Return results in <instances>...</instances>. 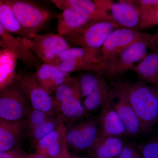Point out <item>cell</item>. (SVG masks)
Instances as JSON below:
<instances>
[{
  "label": "cell",
  "instance_id": "obj_1",
  "mask_svg": "<svg viewBox=\"0 0 158 158\" xmlns=\"http://www.w3.org/2000/svg\"><path fill=\"white\" fill-rule=\"evenodd\" d=\"M127 96L142 133H149L158 120L157 88L139 79L130 85Z\"/></svg>",
  "mask_w": 158,
  "mask_h": 158
},
{
  "label": "cell",
  "instance_id": "obj_30",
  "mask_svg": "<svg viewBox=\"0 0 158 158\" xmlns=\"http://www.w3.org/2000/svg\"><path fill=\"white\" fill-rule=\"evenodd\" d=\"M51 116L40 110L30 108L23 120L27 131L41 124L51 117Z\"/></svg>",
  "mask_w": 158,
  "mask_h": 158
},
{
  "label": "cell",
  "instance_id": "obj_26",
  "mask_svg": "<svg viewBox=\"0 0 158 158\" xmlns=\"http://www.w3.org/2000/svg\"><path fill=\"white\" fill-rule=\"evenodd\" d=\"M82 98H86L107 83L101 74L94 72L82 74L79 79Z\"/></svg>",
  "mask_w": 158,
  "mask_h": 158
},
{
  "label": "cell",
  "instance_id": "obj_17",
  "mask_svg": "<svg viewBox=\"0 0 158 158\" xmlns=\"http://www.w3.org/2000/svg\"><path fill=\"white\" fill-rule=\"evenodd\" d=\"M135 72L139 80L149 83L154 87L158 85V48L146 56L138 65L134 66L131 70Z\"/></svg>",
  "mask_w": 158,
  "mask_h": 158
},
{
  "label": "cell",
  "instance_id": "obj_38",
  "mask_svg": "<svg viewBox=\"0 0 158 158\" xmlns=\"http://www.w3.org/2000/svg\"><path fill=\"white\" fill-rule=\"evenodd\" d=\"M0 48H1V47H0Z\"/></svg>",
  "mask_w": 158,
  "mask_h": 158
},
{
  "label": "cell",
  "instance_id": "obj_14",
  "mask_svg": "<svg viewBox=\"0 0 158 158\" xmlns=\"http://www.w3.org/2000/svg\"><path fill=\"white\" fill-rule=\"evenodd\" d=\"M34 75L40 87L50 95L70 77L69 73L44 63L39 66Z\"/></svg>",
  "mask_w": 158,
  "mask_h": 158
},
{
  "label": "cell",
  "instance_id": "obj_12",
  "mask_svg": "<svg viewBox=\"0 0 158 158\" xmlns=\"http://www.w3.org/2000/svg\"><path fill=\"white\" fill-rule=\"evenodd\" d=\"M97 116L100 138L127 136L125 125L118 114L106 101Z\"/></svg>",
  "mask_w": 158,
  "mask_h": 158
},
{
  "label": "cell",
  "instance_id": "obj_16",
  "mask_svg": "<svg viewBox=\"0 0 158 158\" xmlns=\"http://www.w3.org/2000/svg\"><path fill=\"white\" fill-rule=\"evenodd\" d=\"M124 142L116 137L99 138L88 152L90 158H118Z\"/></svg>",
  "mask_w": 158,
  "mask_h": 158
},
{
  "label": "cell",
  "instance_id": "obj_36",
  "mask_svg": "<svg viewBox=\"0 0 158 158\" xmlns=\"http://www.w3.org/2000/svg\"><path fill=\"white\" fill-rule=\"evenodd\" d=\"M70 155L69 151H67L63 153L62 155L57 158H70Z\"/></svg>",
  "mask_w": 158,
  "mask_h": 158
},
{
  "label": "cell",
  "instance_id": "obj_18",
  "mask_svg": "<svg viewBox=\"0 0 158 158\" xmlns=\"http://www.w3.org/2000/svg\"><path fill=\"white\" fill-rule=\"evenodd\" d=\"M17 60L13 52L0 48V91L15 81Z\"/></svg>",
  "mask_w": 158,
  "mask_h": 158
},
{
  "label": "cell",
  "instance_id": "obj_27",
  "mask_svg": "<svg viewBox=\"0 0 158 158\" xmlns=\"http://www.w3.org/2000/svg\"><path fill=\"white\" fill-rule=\"evenodd\" d=\"M109 91V87L107 83H106L85 98L82 103L85 110L89 113H95L101 109L107 98Z\"/></svg>",
  "mask_w": 158,
  "mask_h": 158
},
{
  "label": "cell",
  "instance_id": "obj_37",
  "mask_svg": "<svg viewBox=\"0 0 158 158\" xmlns=\"http://www.w3.org/2000/svg\"><path fill=\"white\" fill-rule=\"evenodd\" d=\"M70 158H86L80 156L76 155L71 154Z\"/></svg>",
  "mask_w": 158,
  "mask_h": 158
},
{
  "label": "cell",
  "instance_id": "obj_15",
  "mask_svg": "<svg viewBox=\"0 0 158 158\" xmlns=\"http://www.w3.org/2000/svg\"><path fill=\"white\" fill-rule=\"evenodd\" d=\"M90 115L80 99H69L57 106L56 116L66 127Z\"/></svg>",
  "mask_w": 158,
  "mask_h": 158
},
{
  "label": "cell",
  "instance_id": "obj_3",
  "mask_svg": "<svg viewBox=\"0 0 158 158\" xmlns=\"http://www.w3.org/2000/svg\"><path fill=\"white\" fill-rule=\"evenodd\" d=\"M158 34L153 35L151 39L140 40L133 44L123 51L116 59L108 62L101 72L110 78L118 77L128 70H131L134 63L146 56L148 47L156 48Z\"/></svg>",
  "mask_w": 158,
  "mask_h": 158
},
{
  "label": "cell",
  "instance_id": "obj_28",
  "mask_svg": "<svg viewBox=\"0 0 158 158\" xmlns=\"http://www.w3.org/2000/svg\"><path fill=\"white\" fill-rule=\"evenodd\" d=\"M62 123L57 116H51L41 124L28 131V134L32 144L36 145L40 139L53 131Z\"/></svg>",
  "mask_w": 158,
  "mask_h": 158
},
{
  "label": "cell",
  "instance_id": "obj_7",
  "mask_svg": "<svg viewBox=\"0 0 158 158\" xmlns=\"http://www.w3.org/2000/svg\"><path fill=\"white\" fill-rule=\"evenodd\" d=\"M26 44L40 61L58 67V57L71 46L63 37L53 34H36L25 39Z\"/></svg>",
  "mask_w": 158,
  "mask_h": 158
},
{
  "label": "cell",
  "instance_id": "obj_24",
  "mask_svg": "<svg viewBox=\"0 0 158 158\" xmlns=\"http://www.w3.org/2000/svg\"><path fill=\"white\" fill-rule=\"evenodd\" d=\"M0 22L5 28L11 34L19 35L23 39H27L12 9L2 0H0Z\"/></svg>",
  "mask_w": 158,
  "mask_h": 158
},
{
  "label": "cell",
  "instance_id": "obj_19",
  "mask_svg": "<svg viewBox=\"0 0 158 158\" xmlns=\"http://www.w3.org/2000/svg\"><path fill=\"white\" fill-rule=\"evenodd\" d=\"M139 20L135 30L142 31L158 24V0L135 1Z\"/></svg>",
  "mask_w": 158,
  "mask_h": 158
},
{
  "label": "cell",
  "instance_id": "obj_21",
  "mask_svg": "<svg viewBox=\"0 0 158 158\" xmlns=\"http://www.w3.org/2000/svg\"><path fill=\"white\" fill-rule=\"evenodd\" d=\"M21 134V122L11 123L0 120V152L19 147Z\"/></svg>",
  "mask_w": 158,
  "mask_h": 158
},
{
  "label": "cell",
  "instance_id": "obj_25",
  "mask_svg": "<svg viewBox=\"0 0 158 158\" xmlns=\"http://www.w3.org/2000/svg\"><path fill=\"white\" fill-rule=\"evenodd\" d=\"M104 63H97L84 59H73L61 61L58 68L64 72L69 73L77 71L94 72L100 73L104 69Z\"/></svg>",
  "mask_w": 158,
  "mask_h": 158
},
{
  "label": "cell",
  "instance_id": "obj_23",
  "mask_svg": "<svg viewBox=\"0 0 158 158\" xmlns=\"http://www.w3.org/2000/svg\"><path fill=\"white\" fill-rule=\"evenodd\" d=\"M54 94L53 98L56 106L60 103L69 99H81L82 96L77 78L70 77L56 89Z\"/></svg>",
  "mask_w": 158,
  "mask_h": 158
},
{
  "label": "cell",
  "instance_id": "obj_20",
  "mask_svg": "<svg viewBox=\"0 0 158 158\" xmlns=\"http://www.w3.org/2000/svg\"><path fill=\"white\" fill-rule=\"evenodd\" d=\"M57 18V29L59 35L61 37L91 21L85 15L73 9L63 10Z\"/></svg>",
  "mask_w": 158,
  "mask_h": 158
},
{
  "label": "cell",
  "instance_id": "obj_10",
  "mask_svg": "<svg viewBox=\"0 0 158 158\" xmlns=\"http://www.w3.org/2000/svg\"><path fill=\"white\" fill-rule=\"evenodd\" d=\"M15 81L28 99L31 107L41 110L49 116H56L57 106L53 98L40 87L34 73L17 76Z\"/></svg>",
  "mask_w": 158,
  "mask_h": 158
},
{
  "label": "cell",
  "instance_id": "obj_35",
  "mask_svg": "<svg viewBox=\"0 0 158 158\" xmlns=\"http://www.w3.org/2000/svg\"><path fill=\"white\" fill-rule=\"evenodd\" d=\"M25 158H45L42 155L38 152L32 153L27 155Z\"/></svg>",
  "mask_w": 158,
  "mask_h": 158
},
{
  "label": "cell",
  "instance_id": "obj_33",
  "mask_svg": "<svg viewBox=\"0 0 158 158\" xmlns=\"http://www.w3.org/2000/svg\"><path fill=\"white\" fill-rule=\"evenodd\" d=\"M118 158H142L138 152L137 145L132 142H124Z\"/></svg>",
  "mask_w": 158,
  "mask_h": 158
},
{
  "label": "cell",
  "instance_id": "obj_4",
  "mask_svg": "<svg viewBox=\"0 0 158 158\" xmlns=\"http://www.w3.org/2000/svg\"><path fill=\"white\" fill-rule=\"evenodd\" d=\"M4 2L12 9L27 39L37 34L50 18V13L47 10L32 2L23 0H4Z\"/></svg>",
  "mask_w": 158,
  "mask_h": 158
},
{
  "label": "cell",
  "instance_id": "obj_8",
  "mask_svg": "<svg viewBox=\"0 0 158 158\" xmlns=\"http://www.w3.org/2000/svg\"><path fill=\"white\" fill-rule=\"evenodd\" d=\"M99 138L97 119L91 115L66 127L69 148L77 152H88Z\"/></svg>",
  "mask_w": 158,
  "mask_h": 158
},
{
  "label": "cell",
  "instance_id": "obj_31",
  "mask_svg": "<svg viewBox=\"0 0 158 158\" xmlns=\"http://www.w3.org/2000/svg\"><path fill=\"white\" fill-rule=\"evenodd\" d=\"M137 148L142 158H158L157 138L137 145Z\"/></svg>",
  "mask_w": 158,
  "mask_h": 158
},
{
  "label": "cell",
  "instance_id": "obj_9",
  "mask_svg": "<svg viewBox=\"0 0 158 158\" xmlns=\"http://www.w3.org/2000/svg\"><path fill=\"white\" fill-rule=\"evenodd\" d=\"M153 35L134 28L116 29L108 36L100 49L106 64L116 59L119 54L136 42L151 39Z\"/></svg>",
  "mask_w": 158,
  "mask_h": 158
},
{
  "label": "cell",
  "instance_id": "obj_6",
  "mask_svg": "<svg viewBox=\"0 0 158 158\" xmlns=\"http://www.w3.org/2000/svg\"><path fill=\"white\" fill-rule=\"evenodd\" d=\"M131 83L128 81L121 82L109 90L107 101L123 122L127 136H135L142 132L128 98V90Z\"/></svg>",
  "mask_w": 158,
  "mask_h": 158
},
{
  "label": "cell",
  "instance_id": "obj_11",
  "mask_svg": "<svg viewBox=\"0 0 158 158\" xmlns=\"http://www.w3.org/2000/svg\"><path fill=\"white\" fill-rule=\"evenodd\" d=\"M51 2L62 11L66 9L77 10L88 16L91 21L117 24L110 12L102 9L94 1L52 0Z\"/></svg>",
  "mask_w": 158,
  "mask_h": 158
},
{
  "label": "cell",
  "instance_id": "obj_2",
  "mask_svg": "<svg viewBox=\"0 0 158 158\" xmlns=\"http://www.w3.org/2000/svg\"><path fill=\"white\" fill-rule=\"evenodd\" d=\"M122 27L116 23L90 21L62 37L75 47L100 49L108 36Z\"/></svg>",
  "mask_w": 158,
  "mask_h": 158
},
{
  "label": "cell",
  "instance_id": "obj_5",
  "mask_svg": "<svg viewBox=\"0 0 158 158\" xmlns=\"http://www.w3.org/2000/svg\"><path fill=\"white\" fill-rule=\"evenodd\" d=\"M31 107L28 99L16 81L0 91V120L20 123Z\"/></svg>",
  "mask_w": 158,
  "mask_h": 158
},
{
  "label": "cell",
  "instance_id": "obj_22",
  "mask_svg": "<svg viewBox=\"0 0 158 158\" xmlns=\"http://www.w3.org/2000/svg\"><path fill=\"white\" fill-rule=\"evenodd\" d=\"M100 49L71 47L62 52L59 55L58 59L59 63L61 61L78 59L89 60L97 63H104L106 65V61L101 54Z\"/></svg>",
  "mask_w": 158,
  "mask_h": 158
},
{
  "label": "cell",
  "instance_id": "obj_32",
  "mask_svg": "<svg viewBox=\"0 0 158 158\" xmlns=\"http://www.w3.org/2000/svg\"><path fill=\"white\" fill-rule=\"evenodd\" d=\"M69 149L65 138L49 148L41 155L45 158H57Z\"/></svg>",
  "mask_w": 158,
  "mask_h": 158
},
{
  "label": "cell",
  "instance_id": "obj_29",
  "mask_svg": "<svg viewBox=\"0 0 158 158\" xmlns=\"http://www.w3.org/2000/svg\"><path fill=\"white\" fill-rule=\"evenodd\" d=\"M66 127L61 123L53 131L41 138L35 145L36 151L42 154L49 148L66 138Z\"/></svg>",
  "mask_w": 158,
  "mask_h": 158
},
{
  "label": "cell",
  "instance_id": "obj_34",
  "mask_svg": "<svg viewBox=\"0 0 158 158\" xmlns=\"http://www.w3.org/2000/svg\"><path fill=\"white\" fill-rule=\"evenodd\" d=\"M27 154L19 147L8 151L0 152V158H25Z\"/></svg>",
  "mask_w": 158,
  "mask_h": 158
},
{
  "label": "cell",
  "instance_id": "obj_13",
  "mask_svg": "<svg viewBox=\"0 0 158 158\" xmlns=\"http://www.w3.org/2000/svg\"><path fill=\"white\" fill-rule=\"evenodd\" d=\"M108 11H111L113 19L120 27L135 29L139 20L135 1H119L117 3L111 1Z\"/></svg>",
  "mask_w": 158,
  "mask_h": 158
}]
</instances>
